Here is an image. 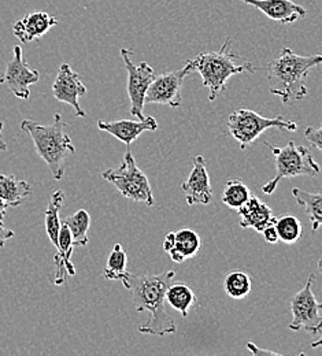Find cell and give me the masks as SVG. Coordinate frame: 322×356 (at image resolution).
<instances>
[{
    "label": "cell",
    "instance_id": "cell-1",
    "mask_svg": "<svg viewBox=\"0 0 322 356\" xmlns=\"http://www.w3.org/2000/svg\"><path fill=\"white\" fill-rule=\"evenodd\" d=\"M176 271L166 270L161 274H134L127 273L121 282L128 289L134 307L138 312H148L150 319L138 326L143 334L166 336L177 332L173 318L165 310V293L175 282Z\"/></svg>",
    "mask_w": 322,
    "mask_h": 356
},
{
    "label": "cell",
    "instance_id": "cell-2",
    "mask_svg": "<svg viewBox=\"0 0 322 356\" xmlns=\"http://www.w3.org/2000/svg\"><path fill=\"white\" fill-rule=\"evenodd\" d=\"M322 63L321 55L303 56L291 48H281L280 56L268 65V80L273 84L271 93L277 95L282 104H292L309 93L306 77L312 69Z\"/></svg>",
    "mask_w": 322,
    "mask_h": 356
},
{
    "label": "cell",
    "instance_id": "cell-3",
    "mask_svg": "<svg viewBox=\"0 0 322 356\" xmlns=\"http://www.w3.org/2000/svg\"><path fill=\"white\" fill-rule=\"evenodd\" d=\"M232 39L221 45L218 51L202 52L189 59L185 65L191 73H199L203 87L209 89V100H216L223 92L227 90V83L232 76L241 73H255L257 67L251 62L237 63L241 56L232 51Z\"/></svg>",
    "mask_w": 322,
    "mask_h": 356
},
{
    "label": "cell",
    "instance_id": "cell-4",
    "mask_svg": "<svg viewBox=\"0 0 322 356\" xmlns=\"http://www.w3.org/2000/svg\"><path fill=\"white\" fill-rule=\"evenodd\" d=\"M21 129L33 140L36 152L46 162L52 177L61 181L65 176L66 158L76 154V147L67 134V124L62 120L61 114L56 113L54 122L49 125L24 120Z\"/></svg>",
    "mask_w": 322,
    "mask_h": 356
},
{
    "label": "cell",
    "instance_id": "cell-5",
    "mask_svg": "<svg viewBox=\"0 0 322 356\" xmlns=\"http://www.w3.org/2000/svg\"><path fill=\"white\" fill-rule=\"evenodd\" d=\"M264 144L272 149L276 162V176L262 186V192H265L266 195H272L276 191L278 182L284 178L299 176L316 177L320 175V165L314 161L309 148L303 145H296L293 141H289L282 148L272 145L268 141H265Z\"/></svg>",
    "mask_w": 322,
    "mask_h": 356
},
{
    "label": "cell",
    "instance_id": "cell-6",
    "mask_svg": "<svg viewBox=\"0 0 322 356\" xmlns=\"http://www.w3.org/2000/svg\"><path fill=\"white\" fill-rule=\"evenodd\" d=\"M102 177L113 184L124 197L132 202L144 203L150 207L155 204L150 181L143 170L138 169L135 156L131 152V147L127 148L122 165L117 169H107L103 172Z\"/></svg>",
    "mask_w": 322,
    "mask_h": 356
},
{
    "label": "cell",
    "instance_id": "cell-7",
    "mask_svg": "<svg viewBox=\"0 0 322 356\" xmlns=\"http://www.w3.org/2000/svg\"><path fill=\"white\" fill-rule=\"evenodd\" d=\"M272 128L295 132L298 129V124L288 121L281 115L276 118H266L247 108H240L232 113L228 120L230 134L236 141H239L240 149H247L258 140L261 134Z\"/></svg>",
    "mask_w": 322,
    "mask_h": 356
},
{
    "label": "cell",
    "instance_id": "cell-8",
    "mask_svg": "<svg viewBox=\"0 0 322 356\" xmlns=\"http://www.w3.org/2000/svg\"><path fill=\"white\" fill-rule=\"evenodd\" d=\"M316 282V275L310 274L303 289H300L291 300L292 322L289 329L293 332L306 330L312 334H320L322 326V305L317 300L313 285Z\"/></svg>",
    "mask_w": 322,
    "mask_h": 356
},
{
    "label": "cell",
    "instance_id": "cell-9",
    "mask_svg": "<svg viewBox=\"0 0 322 356\" xmlns=\"http://www.w3.org/2000/svg\"><path fill=\"white\" fill-rule=\"evenodd\" d=\"M121 56L128 72V95L131 99V114L138 120H144V97L147 89L156 76V72L147 63H134V51L128 48L121 49Z\"/></svg>",
    "mask_w": 322,
    "mask_h": 356
},
{
    "label": "cell",
    "instance_id": "cell-10",
    "mask_svg": "<svg viewBox=\"0 0 322 356\" xmlns=\"http://www.w3.org/2000/svg\"><path fill=\"white\" fill-rule=\"evenodd\" d=\"M191 74L189 67L184 65L183 69L156 74L147 89L144 104H163L169 107H179L183 102L182 88L185 79Z\"/></svg>",
    "mask_w": 322,
    "mask_h": 356
},
{
    "label": "cell",
    "instance_id": "cell-11",
    "mask_svg": "<svg viewBox=\"0 0 322 356\" xmlns=\"http://www.w3.org/2000/svg\"><path fill=\"white\" fill-rule=\"evenodd\" d=\"M40 80V73L31 69L22 56V48L14 47L13 58L8 60L6 72L0 79V84H6L18 99L26 100L31 96L29 87Z\"/></svg>",
    "mask_w": 322,
    "mask_h": 356
},
{
    "label": "cell",
    "instance_id": "cell-12",
    "mask_svg": "<svg viewBox=\"0 0 322 356\" xmlns=\"http://www.w3.org/2000/svg\"><path fill=\"white\" fill-rule=\"evenodd\" d=\"M52 93L59 103H66L72 106L77 117H86V111L81 108L79 99L80 96H84L87 93V88L81 83L80 76L73 72L69 63L61 65L56 79L52 84Z\"/></svg>",
    "mask_w": 322,
    "mask_h": 356
},
{
    "label": "cell",
    "instance_id": "cell-13",
    "mask_svg": "<svg viewBox=\"0 0 322 356\" xmlns=\"http://www.w3.org/2000/svg\"><path fill=\"white\" fill-rule=\"evenodd\" d=\"M182 189L185 193V200L189 206L203 204L209 206L213 202V188L207 173L206 161L202 155L193 158V166Z\"/></svg>",
    "mask_w": 322,
    "mask_h": 356
},
{
    "label": "cell",
    "instance_id": "cell-14",
    "mask_svg": "<svg viewBox=\"0 0 322 356\" xmlns=\"http://www.w3.org/2000/svg\"><path fill=\"white\" fill-rule=\"evenodd\" d=\"M55 25H58V18L43 11H35L17 21L13 26V33L22 44H26L43 38Z\"/></svg>",
    "mask_w": 322,
    "mask_h": 356
},
{
    "label": "cell",
    "instance_id": "cell-15",
    "mask_svg": "<svg viewBox=\"0 0 322 356\" xmlns=\"http://www.w3.org/2000/svg\"><path fill=\"white\" fill-rule=\"evenodd\" d=\"M261 10L268 18L280 22L282 25L293 24L296 19L307 15L303 6L292 0H240Z\"/></svg>",
    "mask_w": 322,
    "mask_h": 356
},
{
    "label": "cell",
    "instance_id": "cell-16",
    "mask_svg": "<svg viewBox=\"0 0 322 356\" xmlns=\"http://www.w3.org/2000/svg\"><path fill=\"white\" fill-rule=\"evenodd\" d=\"M97 128L103 132L113 134L120 141L125 143L127 147H131V144L138 140V136L143 132H154L158 129V122L154 117L145 115L144 120L131 121V120H121L115 122H106V121H97Z\"/></svg>",
    "mask_w": 322,
    "mask_h": 356
},
{
    "label": "cell",
    "instance_id": "cell-17",
    "mask_svg": "<svg viewBox=\"0 0 322 356\" xmlns=\"http://www.w3.org/2000/svg\"><path fill=\"white\" fill-rule=\"evenodd\" d=\"M237 214L240 216V226L243 229H254L259 233L265 227L275 225L277 220L273 210L254 195L237 210Z\"/></svg>",
    "mask_w": 322,
    "mask_h": 356
},
{
    "label": "cell",
    "instance_id": "cell-18",
    "mask_svg": "<svg viewBox=\"0 0 322 356\" xmlns=\"http://www.w3.org/2000/svg\"><path fill=\"white\" fill-rule=\"evenodd\" d=\"M74 244L72 240V233L67 227V225L63 222L59 230V237H58V248H56V255L54 258L55 264V275L52 282L55 285H62L66 282V278L69 275H76V268L72 264V255H73Z\"/></svg>",
    "mask_w": 322,
    "mask_h": 356
},
{
    "label": "cell",
    "instance_id": "cell-19",
    "mask_svg": "<svg viewBox=\"0 0 322 356\" xmlns=\"http://www.w3.org/2000/svg\"><path fill=\"white\" fill-rule=\"evenodd\" d=\"M202 248L200 236L192 229H182L175 232L173 248L168 252L173 262L183 264L186 259L193 258Z\"/></svg>",
    "mask_w": 322,
    "mask_h": 356
},
{
    "label": "cell",
    "instance_id": "cell-20",
    "mask_svg": "<svg viewBox=\"0 0 322 356\" xmlns=\"http://www.w3.org/2000/svg\"><path fill=\"white\" fill-rule=\"evenodd\" d=\"M33 189L25 179L0 175V197L8 207H17L31 197Z\"/></svg>",
    "mask_w": 322,
    "mask_h": 356
},
{
    "label": "cell",
    "instance_id": "cell-21",
    "mask_svg": "<svg viewBox=\"0 0 322 356\" xmlns=\"http://www.w3.org/2000/svg\"><path fill=\"white\" fill-rule=\"evenodd\" d=\"M292 195L299 206H303L306 214L312 222V227L317 232L322 225V195L321 192H305L299 188L292 189Z\"/></svg>",
    "mask_w": 322,
    "mask_h": 356
},
{
    "label": "cell",
    "instance_id": "cell-22",
    "mask_svg": "<svg viewBox=\"0 0 322 356\" xmlns=\"http://www.w3.org/2000/svg\"><path fill=\"white\" fill-rule=\"evenodd\" d=\"M195 302H196V296L193 291L185 284L172 282L165 293V303H169L170 307L180 312L184 318L188 316V312Z\"/></svg>",
    "mask_w": 322,
    "mask_h": 356
},
{
    "label": "cell",
    "instance_id": "cell-23",
    "mask_svg": "<svg viewBox=\"0 0 322 356\" xmlns=\"http://www.w3.org/2000/svg\"><path fill=\"white\" fill-rule=\"evenodd\" d=\"M65 203V192L63 191H55L51 195L49 203L46 210V232L48 238L51 243L58 248V237H59V230H61V218H59V211Z\"/></svg>",
    "mask_w": 322,
    "mask_h": 356
},
{
    "label": "cell",
    "instance_id": "cell-24",
    "mask_svg": "<svg viewBox=\"0 0 322 356\" xmlns=\"http://www.w3.org/2000/svg\"><path fill=\"white\" fill-rule=\"evenodd\" d=\"M63 222L67 225L74 247H86L90 243L88 230L91 226V216L87 210H79L73 216L67 217Z\"/></svg>",
    "mask_w": 322,
    "mask_h": 356
},
{
    "label": "cell",
    "instance_id": "cell-25",
    "mask_svg": "<svg viewBox=\"0 0 322 356\" xmlns=\"http://www.w3.org/2000/svg\"><path fill=\"white\" fill-rule=\"evenodd\" d=\"M127 264H128L127 250H124L121 244H115L108 255L106 268L103 271V277L110 281H121L122 277L128 273Z\"/></svg>",
    "mask_w": 322,
    "mask_h": 356
},
{
    "label": "cell",
    "instance_id": "cell-26",
    "mask_svg": "<svg viewBox=\"0 0 322 356\" xmlns=\"http://www.w3.org/2000/svg\"><path fill=\"white\" fill-rule=\"evenodd\" d=\"M275 226L278 233V240L285 244H295L303 236V225L295 216L287 214L277 218Z\"/></svg>",
    "mask_w": 322,
    "mask_h": 356
},
{
    "label": "cell",
    "instance_id": "cell-27",
    "mask_svg": "<svg viewBox=\"0 0 322 356\" xmlns=\"http://www.w3.org/2000/svg\"><path fill=\"white\" fill-rule=\"evenodd\" d=\"M224 288H225V292L230 295L232 299L241 300L250 295L252 284H251V278L247 273L232 271L224 280Z\"/></svg>",
    "mask_w": 322,
    "mask_h": 356
},
{
    "label": "cell",
    "instance_id": "cell-28",
    "mask_svg": "<svg viewBox=\"0 0 322 356\" xmlns=\"http://www.w3.org/2000/svg\"><path fill=\"white\" fill-rule=\"evenodd\" d=\"M251 196L250 188L241 181V179H230L223 192V202L232 209V210H239Z\"/></svg>",
    "mask_w": 322,
    "mask_h": 356
},
{
    "label": "cell",
    "instance_id": "cell-29",
    "mask_svg": "<svg viewBox=\"0 0 322 356\" xmlns=\"http://www.w3.org/2000/svg\"><path fill=\"white\" fill-rule=\"evenodd\" d=\"M305 137L306 140L317 149V151H322V128H313L309 127L305 132Z\"/></svg>",
    "mask_w": 322,
    "mask_h": 356
},
{
    "label": "cell",
    "instance_id": "cell-30",
    "mask_svg": "<svg viewBox=\"0 0 322 356\" xmlns=\"http://www.w3.org/2000/svg\"><path fill=\"white\" fill-rule=\"evenodd\" d=\"M261 233L264 234L265 240H266L268 243H271V244H276L277 241H278V233H277L276 226H275V225L265 227Z\"/></svg>",
    "mask_w": 322,
    "mask_h": 356
},
{
    "label": "cell",
    "instance_id": "cell-31",
    "mask_svg": "<svg viewBox=\"0 0 322 356\" xmlns=\"http://www.w3.org/2000/svg\"><path fill=\"white\" fill-rule=\"evenodd\" d=\"M14 237V232L11 229H7L0 223V248L6 245V243Z\"/></svg>",
    "mask_w": 322,
    "mask_h": 356
},
{
    "label": "cell",
    "instance_id": "cell-32",
    "mask_svg": "<svg viewBox=\"0 0 322 356\" xmlns=\"http://www.w3.org/2000/svg\"><path fill=\"white\" fill-rule=\"evenodd\" d=\"M247 348L254 354V355L259 356V355H280V354H277L275 351H271V350H262V348H259V347H257L254 343H247Z\"/></svg>",
    "mask_w": 322,
    "mask_h": 356
},
{
    "label": "cell",
    "instance_id": "cell-33",
    "mask_svg": "<svg viewBox=\"0 0 322 356\" xmlns=\"http://www.w3.org/2000/svg\"><path fill=\"white\" fill-rule=\"evenodd\" d=\"M173 244H175V232H170L166 234V238L163 241V250L166 254L173 248Z\"/></svg>",
    "mask_w": 322,
    "mask_h": 356
},
{
    "label": "cell",
    "instance_id": "cell-34",
    "mask_svg": "<svg viewBox=\"0 0 322 356\" xmlns=\"http://www.w3.org/2000/svg\"><path fill=\"white\" fill-rule=\"evenodd\" d=\"M7 209H8L7 203L0 197V223H3V220H4V216H6Z\"/></svg>",
    "mask_w": 322,
    "mask_h": 356
},
{
    "label": "cell",
    "instance_id": "cell-35",
    "mask_svg": "<svg viewBox=\"0 0 322 356\" xmlns=\"http://www.w3.org/2000/svg\"><path fill=\"white\" fill-rule=\"evenodd\" d=\"M3 122H0V151H6L7 149V143L3 140V136H1V131H3Z\"/></svg>",
    "mask_w": 322,
    "mask_h": 356
}]
</instances>
